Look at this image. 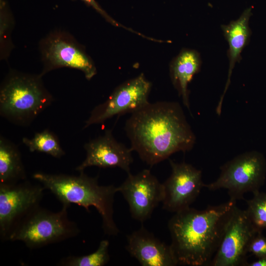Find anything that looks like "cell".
Instances as JSON below:
<instances>
[{
    "instance_id": "6da1fadb",
    "label": "cell",
    "mask_w": 266,
    "mask_h": 266,
    "mask_svg": "<svg viewBox=\"0 0 266 266\" xmlns=\"http://www.w3.org/2000/svg\"><path fill=\"white\" fill-rule=\"evenodd\" d=\"M125 130L131 150L151 166L176 152L191 150L196 142V136L177 102H149L132 113Z\"/></svg>"
},
{
    "instance_id": "7a4b0ae2",
    "label": "cell",
    "mask_w": 266,
    "mask_h": 266,
    "mask_svg": "<svg viewBox=\"0 0 266 266\" xmlns=\"http://www.w3.org/2000/svg\"><path fill=\"white\" fill-rule=\"evenodd\" d=\"M235 205L230 200L202 210L189 207L175 213L168 228L177 265H210Z\"/></svg>"
},
{
    "instance_id": "3957f363",
    "label": "cell",
    "mask_w": 266,
    "mask_h": 266,
    "mask_svg": "<svg viewBox=\"0 0 266 266\" xmlns=\"http://www.w3.org/2000/svg\"><path fill=\"white\" fill-rule=\"evenodd\" d=\"M79 172L75 176L37 172L33 177L49 190L62 205L69 207L76 204L88 212L90 207L94 206L101 217L104 233L109 236L116 235L119 231L113 218V204L117 187L100 185L98 177L88 176L84 171Z\"/></svg>"
},
{
    "instance_id": "277c9868",
    "label": "cell",
    "mask_w": 266,
    "mask_h": 266,
    "mask_svg": "<svg viewBox=\"0 0 266 266\" xmlns=\"http://www.w3.org/2000/svg\"><path fill=\"white\" fill-rule=\"evenodd\" d=\"M53 100L40 77L12 73L0 87V114L13 124L28 126Z\"/></svg>"
},
{
    "instance_id": "5b68a950",
    "label": "cell",
    "mask_w": 266,
    "mask_h": 266,
    "mask_svg": "<svg viewBox=\"0 0 266 266\" xmlns=\"http://www.w3.org/2000/svg\"><path fill=\"white\" fill-rule=\"evenodd\" d=\"M68 207L62 205V209L54 212L39 206L18 224L8 240L22 241L34 249L76 236L80 230L69 219Z\"/></svg>"
},
{
    "instance_id": "8992f818",
    "label": "cell",
    "mask_w": 266,
    "mask_h": 266,
    "mask_svg": "<svg viewBox=\"0 0 266 266\" xmlns=\"http://www.w3.org/2000/svg\"><path fill=\"white\" fill-rule=\"evenodd\" d=\"M266 176V160L261 153L251 151L240 154L221 167L218 178L205 184L209 190L224 189L228 191L230 200L244 199L248 192L260 191Z\"/></svg>"
},
{
    "instance_id": "52a82bcc",
    "label": "cell",
    "mask_w": 266,
    "mask_h": 266,
    "mask_svg": "<svg viewBox=\"0 0 266 266\" xmlns=\"http://www.w3.org/2000/svg\"><path fill=\"white\" fill-rule=\"evenodd\" d=\"M44 187L27 180L14 184H0V238L8 240L18 224L38 207Z\"/></svg>"
},
{
    "instance_id": "ba28073f",
    "label": "cell",
    "mask_w": 266,
    "mask_h": 266,
    "mask_svg": "<svg viewBox=\"0 0 266 266\" xmlns=\"http://www.w3.org/2000/svg\"><path fill=\"white\" fill-rule=\"evenodd\" d=\"M151 83L143 74L118 86L102 103L97 105L85 122L84 128L104 123L116 115L133 113L149 103Z\"/></svg>"
},
{
    "instance_id": "9c48e42d",
    "label": "cell",
    "mask_w": 266,
    "mask_h": 266,
    "mask_svg": "<svg viewBox=\"0 0 266 266\" xmlns=\"http://www.w3.org/2000/svg\"><path fill=\"white\" fill-rule=\"evenodd\" d=\"M257 232L245 210L235 205L210 266H246L248 246Z\"/></svg>"
},
{
    "instance_id": "30bf717a",
    "label": "cell",
    "mask_w": 266,
    "mask_h": 266,
    "mask_svg": "<svg viewBox=\"0 0 266 266\" xmlns=\"http://www.w3.org/2000/svg\"><path fill=\"white\" fill-rule=\"evenodd\" d=\"M127 201L132 217L143 222L164 199V187L149 169L136 174H128L125 181L117 187Z\"/></svg>"
},
{
    "instance_id": "8fae6325",
    "label": "cell",
    "mask_w": 266,
    "mask_h": 266,
    "mask_svg": "<svg viewBox=\"0 0 266 266\" xmlns=\"http://www.w3.org/2000/svg\"><path fill=\"white\" fill-rule=\"evenodd\" d=\"M169 162L171 173L163 183V208L176 213L190 207L205 184L200 170L185 162Z\"/></svg>"
},
{
    "instance_id": "7c38bea8",
    "label": "cell",
    "mask_w": 266,
    "mask_h": 266,
    "mask_svg": "<svg viewBox=\"0 0 266 266\" xmlns=\"http://www.w3.org/2000/svg\"><path fill=\"white\" fill-rule=\"evenodd\" d=\"M47 67L44 72L61 67L82 71L88 80L97 73L96 66L83 49L72 39L61 34L48 38L43 49Z\"/></svg>"
},
{
    "instance_id": "4fadbf2b",
    "label": "cell",
    "mask_w": 266,
    "mask_h": 266,
    "mask_svg": "<svg viewBox=\"0 0 266 266\" xmlns=\"http://www.w3.org/2000/svg\"><path fill=\"white\" fill-rule=\"evenodd\" d=\"M86 157L75 169L84 171L89 166L100 168L119 167L128 174L133 162V151L114 137L111 130H106L105 133L85 144Z\"/></svg>"
},
{
    "instance_id": "5bb4252c",
    "label": "cell",
    "mask_w": 266,
    "mask_h": 266,
    "mask_svg": "<svg viewBox=\"0 0 266 266\" xmlns=\"http://www.w3.org/2000/svg\"><path fill=\"white\" fill-rule=\"evenodd\" d=\"M126 249L143 266L178 265L170 245L161 241L143 226L127 236Z\"/></svg>"
},
{
    "instance_id": "9a60e30c",
    "label": "cell",
    "mask_w": 266,
    "mask_h": 266,
    "mask_svg": "<svg viewBox=\"0 0 266 266\" xmlns=\"http://www.w3.org/2000/svg\"><path fill=\"white\" fill-rule=\"evenodd\" d=\"M251 15L252 9L250 7L245 9L236 20L231 21L227 25L221 26L224 37L229 45L227 52L229 69L225 87L216 109L218 114L221 113L223 100L229 87L233 68L235 64L240 62L241 53L250 41L251 31L249 23Z\"/></svg>"
},
{
    "instance_id": "2e32d148",
    "label": "cell",
    "mask_w": 266,
    "mask_h": 266,
    "mask_svg": "<svg viewBox=\"0 0 266 266\" xmlns=\"http://www.w3.org/2000/svg\"><path fill=\"white\" fill-rule=\"evenodd\" d=\"M201 59L196 50L184 48L173 59L169 66L171 82L182 98L184 105L190 109L188 86L194 75L200 69Z\"/></svg>"
},
{
    "instance_id": "e0dca14e",
    "label": "cell",
    "mask_w": 266,
    "mask_h": 266,
    "mask_svg": "<svg viewBox=\"0 0 266 266\" xmlns=\"http://www.w3.org/2000/svg\"><path fill=\"white\" fill-rule=\"evenodd\" d=\"M27 180V174L18 147L0 137V184H14Z\"/></svg>"
},
{
    "instance_id": "ac0fdd59",
    "label": "cell",
    "mask_w": 266,
    "mask_h": 266,
    "mask_svg": "<svg viewBox=\"0 0 266 266\" xmlns=\"http://www.w3.org/2000/svg\"><path fill=\"white\" fill-rule=\"evenodd\" d=\"M22 142L31 152H42L56 158H60L65 154L58 137L47 129L36 133L32 138L24 137Z\"/></svg>"
},
{
    "instance_id": "d6986e66",
    "label": "cell",
    "mask_w": 266,
    "mask_h": 266,
    "mask_svg": "<svg viewBox=\"0 0 266 266\" xmlns=\"http://www.w3.org/2000/svg\"><path fill=\"white\" fill-rule=\"evenodd\" d=\"M109 245L107 240H102L94 252L84 256H68L61 260L58 264L63 266H103L109 261Z\"/></svg>"
},
{
    "instance_id": "ffe728a7",
    "label": "cell",
    "mask_w": 266,
    "mask_h": 266,
    "mask_svg": "<svg viewBox=\"0 0 266 266\" xmlns=\"http://www.w3.org/2000/svg\"><path fill=\"white\" fill-rule=\"evenodd\" d=\"M246 201L245 211L255 229L258 232L266 230V192L259 191Z\"/></svg>"
},
{
    "instance_id": "44dd1931",
    "label": "cell",
    "mask_w": 266,
    "mask_h": 266,
    "mask_svg": "<svg viewBox=\"0 0 266 266\" xmlns=\"http://www.w3.org/2000/svg\"><path fill=\"white\" fill-rule=\"evenodd\" d=\"M248 252L257 258L266 257V236L262 234V232H258L252 238Z\"/></svg>"
},
{
    "instance_id": "7402d4cb",
    "label": "cell",
    "mask_w": 266,
    "mask_h": 266,
    "mask_svg": "<svg viewBox=\"0 0 266 266\" xmlns=\"http://www.w3.org/2000/svg\"><path fill=\"white\" fill-rule=\"evenodd\" d=\"M88 4L89 6H92L94 8L97 12H98L100 15H101L109 23H111L113 25L122 27L124 29H126L127 30H129L130 32L137 33V32L131 29L128 28L122 25L121 24L119 23L115 20H114L112 17H111L107 13L105 12L98 4L95 0H81Z\"/></svg>"
},
{
    "instance_id": "603a6c76",
    "label": "cell",
    "mask_w": 266,
    "mask_h": 266,
    "mask_svg": "<svg viewBox=\"0 0 266 266\" xmlns=\"http://www.w3.org/2000/svg\"><path fill=\"white\" fill-rule=\"evenodd\" d=\"M246 266H266V257L258 258L251 263H248Z\"/></svg>"
}]
</instances>
